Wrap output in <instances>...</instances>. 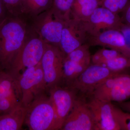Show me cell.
Listing matches in <instances>:
<instances>
[{
	"mask_svg": "<svg viewBox=\"0 0 130 130\" xmlns=\"http://www.w3.org/2000/svg\"><path fill=\"white\" fill-rule=\"evenodd\" d=\"M129 1L130 0H102L101 6L119 14L122 12Z\"/></svg>",
	"mask_w": 130,
	"mask_h": 130,
	"instance_id": "d4e9b609",
	"label": "cell"
},
{
	"mask_svg": "<svg viewBox=\"0 0 130 130\" xmlns=\"http://www.w3.org/2000/svg\"><path fill=\"white\" fill-rule=\"evenodd\" d=\"M100 65L116 73H125L130 70V57L121 54Z\"/></svg>",
	"mask_w": 130,
	"mask_h": 130,
	"instance_id": "ffe728a7",
	"label": "cell"
},
{
	"mask_svg": "<svg viewBox=\"0 0 130 130\" xmlns=\"http://www.w3.org/2000/svg\"><path fill=\"white\" fill-rule=\"evenodd\" d=\"M120 31L124 37L126 45L130 49V26L124 24Z\"/></svg>",
	"mask_w": 130,
	"mask_h": 130,
	"instance_id": "f1b7e54d",
	"label": "cell"
},
{
	"mask_svg": "<svg viewBox=\"0 0 130 130\" xmlns=\"http://www.w3.org/2000/svg\"><path fill=\"white\" fill-rule=\"evenodd\" d=\"M65 21L51 8L30 20L33 29L45 43L59 47Z\"/></svg>",
	"mask_w": 130,
	"mask_h": 130,
	"instance_id": "5b68a950",
	"label": "cell"
},
{
	"mask_svg": "<svg viewBox=\"0 0 130 130\" xmlns=\"http://www.w3.org/2000/svg\"><path fill=\"white\" fill-rule=\"evenodd\" d=\"M87 43L90 46H100L108 47L130 57V49L126 45L120 31L109 30L94 36H89Z\"/></svg>",
	"mask_w": 130,
	"mask_h": 130,
	"instance_id": "5bb4252c",
	"label": "cell"
},
{
	"mask_svg": "<svg viewBox=\"0 0 130 130\" xmlns=\"http://www.w3.org/2000/svg\"><path fill=\"white\" fill-rule=\"evenodd\" d=\"M122 54L120 52L111 49H100L91 56L92 64L102 65L107 61Z\"/></svg>",
	"mask_w": 130,
	"mask_h": 130,
	"instance_id": "603a6c76",
	"label": "cell"
},
{
	"mask_svg": "<svg viewBox=\"0 0 130 130\" xmlns=\"http://www.w3.org/2000/svg\"><path fill=\"white\" fill-rule=\"evenodd\" d=\"M83 23L89 37L109 30L120 31L124 25L119 14L101 6L98 7L88 20Z\"/></svg>",
	"mask_w": 130,
	"mask_h": 130,
	"instance_id": "30bf717a",
	"label": "cell"
},
{
	"mask_svg": "<svg viewBox=\"0 0 130 130\" xmlns=\"http://www.w3.org/2000/svg\"><path fill=\"white\" fill-rule=\"evenodd\" d=\"M118 105L120 108L124 111L130 113V101L118 103Z\"/></svg>",
	"mask_w": 130,
	"mask_h": 130,
	"instance_id": "4dcf8cb0",
	"label": "cell"
},
{
	"mask_svg": "<svg viewBox=\"0 0 130 130\" xmlns=\"http://www.w3.org/2000/svg\"><path fill=\"white\" fill-rule=\"evenodd\" d=\"M114 113L120 130H130V113L114 106Z\"/></svg>",
	"mask_w": 130,
	"mask_h": 130,
	"instance_id": "cb8c5ba5",
	"label": "cell"
},
{
	"mask_svg": "<svg viewBox=\"0 0 130 130\" xmlns=\"http://www.w3.org/2000/svg\"><path fill=\"white\" fill-rule=\"evenodd\" d=\"M22 0H2L9 14L18 16L21 15Z\"/></svg>",
	"mask_w": 130,
	"mask_h": 130,
	"instance_id": "4316f807",
	"label": "cell"
},
{
	"mask_svg": "<svg viewBox=\"0 0 130 130\" xmlns=\"http://www.w3.org/2000/svg\"><path fill=\"white\" fill-rule=\"evenodd\" d=\"M90 47L88 43H84L67 55L66 58L77 63H90L91 55Z\"/></svg>",
	"mask_w": 130,
	"mask_h": 130,
	"instance_id": "7402d4cb",
	"label": "cell"
},
{
	"mask_svg": "<svg viewBox=\"0 0 130 130\" xmlns=\"http://www.w3.org/2000/svg\"><path fill=\"white\" fill-rule=\"evenodd\" d=\"M61 130H95L93 115L84 100L78 98Z\"/></svg>",
	"mask_w": 130,
	"mask_h": 130,
	"instance_id": "4fadbf2b",
	"label": "cell"
},
{
	"mask_svg": "<svg viewBox=\"0 0 130 130\" xmlns=\"http://www.w3.org/2000/svg\"><path fill=\"white\" fill-rule=\"evenodd\" d=\"M89 37L83 22L71 18L64 23L60 48L66 56L75 49L87 43Z\"/></svg>",
	"mask_w": 130,
	"mask_h": 130,
	"instance_id": "8fae6325",
	"label": "cell"
},
{
	"mask_svg": "<svg viewBox=\"0 0 130 130\" xmlns=\"http://www.w3.org/2000/svg\"><path fill=\"white\" fill-rule=\"evenodd\" d=\"M9 13L2 0H0V25L7 18Z\"/></svg>",
	"mask_w": 130,
	"mask_h": 130,
	"instance_id": "f546056e",
	"label": "cell"
},
{
	"mask_svg": "<svg viewBox=\"0 0 130 130\" xmlns=\"http://www.w3.org/2000/svg\"><path fill=\"white\" fill-rule=\"evenodd\" d=\"M23 15L9 14L0 25V70L8 72L33 31Z\"/></svg>",
	"mask_w": 130,
	"mask_h": 130,
	"instance_id": "6da1fadb",
	"label": "cell"
},
{
	"mask_svg": "<svg viewBox=\"0 0 130 130\" xmlns=\"http://www.w3.org/2000/svg\"><path fill=\"white\" fill-rule=\"evenodd\" d=\"M48 91L56 113V129L61 130L77 99V93L69 87L59 85L51 87Z\"/></svg>",
	"mask_w": 130,
	"mask_h": 130,
	"instance_id": "9c48e42d",
	"label": "cell"
},
{
	"mask_svg": "<svg viewBox=\"0 0 130 130\" xmlns=\"http://www.w3.org/2000/svg\"><path fill=\"white\" fill-rule=\"evenodd\" d=\"M121 13V16L120 17L123 23L130 26V0Z\"/></svg>",
	"mask_w": 130,
	"mask_h": 130,
	"instance_id": "83f0119b",
	"label": "cell"
},
{
	"mask_svg": "<svg viewBox=\"0 0 130 130\" xmlns=\"http://www.w3.org/2000/svg\"><path fill=\"white\" fill-rule=\"evenodd\" d=\"M74 0H53L51 8L54 13L64 21L71 18V11Z\"/></svg>",
	"mask_w": 130,
	"mask_h": 130,
	"instance_id": "44dd1931",
	"label": "cell"
},
{
	"mask_svg": "<svg viewBox=\"0 0 130 130\" xmlns=\"http://www.w3.org/2000/svg\"><path fill=\"white\" fill-rule=\"evenodd\" d=\"M117 74L101 65L92 64L68 87L82 95L92 97L96 88L108 78Z\"/></svg>",
	"mask_w": 130,
	"mask_h": 130,
	"instance_id": "52a82bcc",
	"label": "cell"
},
{
	"mask_svg": "<svg viewBox=\"0 0 130 130\" xmlns=\"http://www.w3.org/2000/svg\"><path fill=\"white\" fill-rule=\"evenodd\" d=\"M92 97L112 102L127 101L130 98V74L120 73L110 77L96 88Z\"/></svg>",
	"mask_w": 130,
	"mask_h": 130,
	"instance_id": "8992f818",
	"label": "cell"
},
{
	"mask_svg": "<svg viewBox=\"0 0 130 130\" xmlns=\"http://www.w3.org/2000/svg\"><path fill=\"white\" fill-rule=\"evenodd\" d=\"M24 123L30 130L56 129V116L49 96L44 93L27 107Z\"/></svg>",
	"mask_w": 130,
	"mask_h": 130,
	"instance_id": "7a4b0ae2",
	"label": "cell"
},
{
	"mask_svg": "<svg viewBox=\"0 0 130 130\" xmlns=\"http://www.w3.org/2000/svg\"><path fill=\"white\" fill-rule=\"evenodd\" d=\"M100 1H101V2L102 0H100Z\"/></svg>",
	"mask_w": 130,
	"mask_h": 130,
	"instance_id": "1f68e13d",
	"label": "cell"
},
{
	"mask_svg": "<svg viewBox=\"0 0 130 130\" xmlns=\"http://www.w3.org/2000/svg\"><path fill=\"white\" fill-rule=\"evenodd\" d=\"M101 4L100 0H74L71 9V18L86 22Z\"/></svg>",
	"mask_w": 130,
	"mask_h": 130,
	"instance_id": "2e32d148",
	"label": "cell"
},
{
	"mask_svg": "<svg viewBox=\"0 0 130 130\" xmlns=\"http://www.w3.org/2000/svg\"><path fill=\"white\" fill-rule=\"evenodd\" d=\"M21 103L20 100L0 96V116L8 113Z\"/></svg>",
	"mask_w": 130,
	"mask_h": 130,
	"instance_id": "484cf974",
	"label": "cell"
},
{
	"mask_svg": "<svg viewBox=\"0 0 130 130\" xmlns=\"http://www.w3.org/2000/svg\"><path fill=\"white\" fill-rule=\"evenodd\" d=\"M45 47L46 43L33 30L8 72L16 79L26 69L37 66L41 62Z\"/></svg>",
	"mask_w": 130,
	"mask_h": 130,
	"instance_id": "3957f363",
	"label": "cell"
},
{
	"mask_svg": "<svg viewBox=\"0 0 130 130\" xmlns=\"http://www.w3.org/2000/svg\"><path fill=\"white\" fill-rule=\"evenodd\" d=\"M0 96L20 100L21 96L16 79L9 73L0 70Z\"/></svg>",
	"mask_w": 130,
	"mask_h": 130,
	"instance_id": "ac0fdd59",
	"label": "cell"
},
{
	"mask_svg": "<svg viewBox=\"0 0 130 130\" xmlns=\"http://www.w3.org/2000/svg\"><path fill=\"white\" fill-rule=\"evenodd\" d=\"M21 102L27 107L36 98L47 90L41 64L27 68L16 78Z\"/></svg>",
	"mask_w": 130,
	"mask_h": 130,
	"instance_id": "277c9868",
	"label": "cell"
},
{
	"mask_svg": "<svg viewBox=\"0 0 130 130\" xmlns=\"http://www.w3.org/2000/svg\"><path fill=\"white\" fill-rule=\"evenodd\" d=\"M95 124V130H120L115 117L112 102L92 97L87 102Z\"/></svg>",
	"mask_w": 130,
	"mask_h": 130,
	"instance_id": "7c38bea8",
	"label": "cell"
},
{
	"mask_svg": "<svg viewBox=\"0 0 130 130\" xmlns=\"http://www.w3.org/2000/svg\"><path fill=\"white\" fill-rule=\"evenodd\" d=\"M90 64V63H77L65 57L63 63L62 81H64L68 87Z\"/></svg>",
	"mask_w": 130,
	"mask_h": 130,
	"instance_id": "d6986e66",
	"label": "cell"
},
{
	"mask_svg": "<svg viewBox=\"0 0 130 130\" xmlns=\"http://www.w3.org/2000/svg\"><path fill=\"white\" fill-rule=\"evenodd\" d=\"M26 111L27 107L21 103L8 113L0 116V130L21 129Z\"/></svg>",
	"mask_w": 130,
	"mask_h": 130,
	"instance_id": "9a60e30c",
	"label": "cell"
},
{
	"mask_svg": "<svg viewBox=\"0 0 130 130\" xmlns=\"http://www.w3.org/2000/svg\"><path fill=\"white\" fill-rule=\"evenodd\" d=\"M53 0H22L21 15L30 20L50 9Z\"/></svg>",
	"mask_w": 130,
	"mask_h": 130,
	"instance_id": "e0dca14e",
	"label": "cell"
},
{
	"mask_svg": "<svg viewBox=\"0 0 130 130\" xmlns=\"http://www.w3.org/2000/svg\"><path fill=\"white\" fill-rule=\"evenodd\" d=\"M66 56L59 47L46 43L41 64L47 90L51 87L59 85L62 81Z\"/></svg>",
	"mask_w": 130,
	"mask_h": 130,
	"instance_id": "ba28073f",
	"label": "cell"
}]
</instances>
